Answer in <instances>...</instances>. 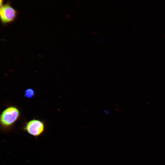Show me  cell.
<instances>
[{
  "label": "cell",
  "instance_id": "obj_5",
  "mask_svg": "<svg viewBox=\"0 0 165 165\" xmlns=\"http://www.w3.org/2000/svg\"><path fill=\"white\" fill-rule=\"evenodd\" d=\"M104 112H105V113L107 115H108L109 113V112L107 109H105Z\"/></svg>",
  "mask_w": 165,
  "mask_h": 165
},
{
  "label": "cell",
  "instance_id": "obj_3",
  "mask_svg": "<svg viewBox=\"0 0 165 165\" xmlns=\"http://www.w3.org/2000/svg\"><path fill=\"white\" fill-rule=\"evenodd\" d=\"M17 14V11L9 2L0 7L1 21L3 25H6L14 21Z\"/></svg>",
  "mask_w": 165,
  "mask_h": 165
},
{
  "label": "cell",
  "instance_id": "obj_1",
  "mask_svg": "<svg viewBox=\"0 0 165 165\" xmlns=\"http://www.w3.org/2000/svg\"><path fill=\"white\" fill-rule=\"evenodd\" d=\"M20 116V111L17 106H10L5 108L0 115L1 131L7 133L12 130Z\"/></svg>",
  "mask_w": 165,
  "mask_h": 165
},
{
  "label": "cell",
  "instance_id": "obj_2",
  "mask_svg": "<svg viewBox=\"0 0 165 165\" xmlns=\"http://www.w3.org/2000/svg\"><path fill=\"white\" fill-rule=\"evenodd\" d=\"M45 121L34 118L26 122L23 126V130L30 135L37 137L43 134L45 130Z\"/></svg>",
  "mask_w": 165,
  "mask_h": 165
},
{
  "label": "cell",
  "instance_id": "obj_6",
  "mask_svg": "<svg viewBox=\"0 0 165 165\" xmlns=\"http://www.w3.org/2000/svg\"><path fill=\"white\" fill-rule=\"evenodd\" d=\"M3 0H0V7L3 5Z\"/></svg>",
  "mask_w": 165,
  "mask_h": 165
},
{
  "label": "cell",
  "instance_id": "obj_4",
  "mask_svg": "<svg viewBox=\"0 0 165 165\" xmlns=\"http://www.w3.org/2000/svg\"><path fill=\"white\" fill-rule=\"evenodd\" d=\"M35 94V92L33 89L29 88L26 89L24 93V97L27 99H31L33 97Z\"/></svg>",
  "mask_w": 165,
  "mask_h": 165
}]
</instances>
